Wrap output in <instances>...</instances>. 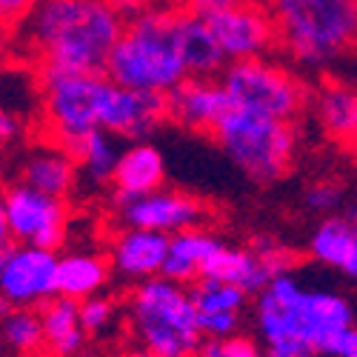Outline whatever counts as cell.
Masks as SVG:
<instances>
[{
    "mask_svg": "<svg viewBox=\"0 0 357 357\" xmlns=\"http://www.w3.org/2000/svg\"><path fill=\"white\" fill-rule=\"evenodd\" d=\"M126 17L114 0H38L15 26L17 57L35 72H106Z\"/></svg>",
    "mask_w": 357,
    "mask_h": 357,
    "instance_id": "cell-1",
    "label": "cell"
},
{
    "mask_svg": "<svg viewBox=\"0 0 357 357\" xmlns=\"http://www.w3.org/2000/svg\"><path fill=\"white\" fill-rule=\"evenodd\" d=\"M255 323L266 349L309 346L323 357L329 340L354 323V306L343 294L303 286L289 272L257 291Z\"/></svg>",
    "mask_w": 357,
    "mask_h": 357,
    "instance_id": "cell-2",
    "label": "cell"
},
{
    "mask_svg": "<svg viewBox=\"0 0 357 357\" xmlns=\"http://www.w3.org/2000/svg\"><path fill=\"white\" fill-rule=\"evenodd\" d=\"M278 52L294 66L323 72L357 49V0H266Z\"/></svg>",
    "mask_w": 357,
    "mask_h": 357,
    "instance_id": "cell-3",
    "label": "cell"
},
{
    "mask_svg": "<svg viewBox=\"0 0 357 357\" xmlns=\"http://www.w3.org/2000/svg\"><path fill=\"white\" fill-rule=\"evenodd\" d=\"M106 75L129 89L169 95L189 77V66L177 38V9H143L126 17V29L114 43Z\"/></svg>",
    "mask_w": 357,
    "mask_h": 357,
    "instance_id": "cell-4",
    "label": "cell"
},
{
    "mask_svg": "<svg viewBox=\"0 0 357 357\" xmlns=\"http://www.w3.org/2000/svg\"><path fill=\"white\" fill-rule=\"evenodd\" d=\"M123 317L135 346L155 357H195L206 340L192 289L163 275L135 283Z\"/></svg>",
    "mask_w": 357,
    "mask_h": 357,
    "instance_id": "cell-5",
    "label": "cell"
},
{
    "mask_svg": "<svg viewBox=\"0 0 357 357\" xmlns=\"http://www.w3.org/2000/svg\"><path fill=\"white\" fill-rule=\"evenodd\" d=\"M223 155L241 169L249 181L266 186L289 174L297 158V126L294 121L257 114L231 106L212 132Z\"/></svg>",
    "mask_w": 357,
    "mask_h": 357,
    "instance_id": "cell-6",
    "label": "cell"
},
{
    "mask_svg": "<svg viewBox=\"0 0 357 357\" xmlns=\"http://www.w3.org/2000/svg\"><path fill=\"white\" fill-rule=\"evenodd\" d=\"M40 126L46 140L69 146L86 132L103 129L114 80L106 72H35Z\"/></svg>",
    "mask_w": 357,
    "mask_h": 357,
    "instance_id": "cell-7",
    "label": "cell"
},
{
    "mask_svg": "<svg viewBox=\"0 0 357 357\" xmlns=\"http://www.w3.org/2000/svg\"><path fill=\"white\" fill-rule=\"evenodd\" d=\"M231 106L249 109L257 114L297 121L312 100L309 83L297 75L289 63L275 61L272 54L249 57V61H231L218 75Z\"/></svg>",
    "mask_w": 357,
    "mask_h": 357,
    "instance_id": "cell-8",
    "label": "cell"
},
{
    "mask_svg": "<svg viewBox=\"0 0 357 357\" xmlns=\"http://www.w3.org/2000/svg\"><path fill=\"white\" fill-rule=\"evenodd\" d=\"M6 215L12 241L40 249H61L72 220L66 197L38 192L23 181L6 186Z\"/></svg>",
    "mask_w": 357,
    "mask_h": 357,
    "instance_id": "cell-9",
    "label": "cell"
},
{
    "mask_svg": "<svg viewBox=\"0 0 357 357\" xmlns=\"http://www.w3.org/2000/svg\"><path fill=\"white\" fill-rule=\"evenodd\" d=\"M203 20L209 23L226 63L278 52V29H275V17L266 3L237 0L229 9L215 12Z\"/></svg>",
    "mask_w": 357,
    "mask_h": 357,
    "instance_id": "cell-10",
    "label": "cell"
},
{
    "mask_svg": "<svg viewBox=\"0 0 357 357\" xmlns=\"http://www.w3.org/2000/svg\"><path fill=\"white\" fill-rule=\"evenodd\" d=\"M57 266L61 255L57 249L40 246H9V257L0 275V294L15 309H40L52 297L61 294L57 286Z\"/></svg>",
    "mask_w": 357,
    "mask_h": 357,
    "instance_id": "cell-11",
    "label": "cell"
},
{
    "mask_svg": "<svg viewBox=\"0 0 357 357\" xmlns=\"http://www.w3.org/2000/svg\"><path fill=\"white\" fill-rule=\"evenodd\" d=\"M117 220L123 226H140L163 234H177L183 229L200 226L209 218V206L200 197L177 192V189H158L143 197H135L123 206H117Z\"/></svg>",
    "mask_w": 357,
    "mask_h": 357,
    "instance_id": "cell-12",
    "label": "cell"
},
{
    "mask_svg": "<svg viewBox=\"0 0 357 357\" xmlns=\"http://www.w3.org/2000/svg\"><path fill=\"white\" fill-rule=\"evenodd\" d=\"M169 121L189 132L212 135L220 117L231 109V100L218 75H189L166 95Z\"/></svg>",
    "mask_w": 357,
    "mask_h": 357,
    "instance_id": "cell-13",
    "label": "cell"
},
{
    "mask_svg": "<svg viewBox=\"0 0 357 357\" xmlns=\"http://www.w3.org/2000/svg\"><path fill=\"white\" fill-rule=\"evenodd\" d=\"M169 252V234L140 229V226H123L109 237V263L112 272H117L126 280H149L163 275V263Z\"/></svg>",
    "mask_w": 357,
    "mask_h": 357,
    "instance_id": "cell-14",
    "label": "cell"
},
{
    "mask_svg": "<svg viewBox=\"0 0 357 357\" xmlns=\"http://www.w3.org/2000/svg\"><path fill=\"white\" fill-rule=\"evenodd\" d=\"M166 181V163L160 149L149 140H132V146L121 149V158L114 163V172L109 177L112 186V206H123L135 197H143L149 192L163 189Z\"/></svg>",
    "mask_w": 357,
    "mask_h": 357,
    "instance_id": "cell-15",
    "label": "cell"
},
{
    "mask_svg": "<svg viewBox=\"0 0 357 357\" xmlns=\"http://www.w3.org/2000/svg\"><path fill=\"white\" fill-rule=\"evenodd\" d=\"M192 301L197 306L200 329L206 337L223 340L231 335H241L243 309L249 303L246 289L215 278H200L192 283Z\"/></svg>",
    "mask_w": 357,
    "mask_h": 357,
    "instance_id": "cell-16",
    "label": "cell"
},
{
    "mask_svg": "<svg viewBox=\"0 0 357 357\" xmlns=\"http://www.w3.org/2000/svg\"><path fill=\"white\" fill-rule=\"evenodd\" d=\"M317 129L343 149L357 135V89L343 80H323L309 100Z\"/></svg>",
    "mask_w": 357,
    "mask_h": 357,
    "instance_id": "cell-17",
    "label": "cell"
},
{
    "mask_svg": "<svg viewBox=\"0 0 357 357\" xmlns=\"http://www.w3.org/2000/svg\"><path fill=\"white\" fill-rule=\"evenodd\" d=\"M77 174L80 166L72 152L54 140H46L43 146L32 149L20 163V181L54 197H69L77 186Z\"/></svg>",
    "mask_w": 357,
    "mask_h": 357,
    "instance_id": "cell-18",
    "label": "cell"
},
{
    "mask_svg": "<svg viewBox=\"0 0 357 357\" xmlns=\"http://www.w3.org/2000/svg\"><path fill=\"white\" fill-rule=\"evenodd\" d=\"M223 241L203 226H192L177 234H169V252L163 263V278L177 280L183 286H192L195 280L203 278V269L209 257L218 252Z\"/></svg>",
    "mask_w": 357,
    "mask_h": 357,
    "instance_id": "cell-19",
    "label": "cell"
},
{
    "mask_svg": "<svg viewBox=\"0 0 357 357\" xmlns=\"http://www.w3.org/2000/svg\"><path fill=\"white\" fill-rule=\"evenodd\" d=\"M309 255L317 263L357 280V223L346 215H326L309 237Z\"/></svg>",
    "mask_w": 357,
    "mask_h": 357,
    "instance_id": "cell-20",
    "label": "cell"
},
{
    "mask_svg": "<svg viewBox=\"0 0 357 357\" xmlns=\"http://www.w3.org/2000/svg\"><path fill=\"white\" fill-rule=\"evenodd\" d=\"M177 38H181V52L189 66V75H220L226 66V57L212 35L209 23L200 15L189 12L186 6L177 9Z\"/></svg>",
    "mask_w": 357,
    "mask_h": 357,
    "instance_id": "cell-21",
    "label": "cell"
},
{
    "mask_svg": "<svg viewBox=\"0 0 357 357\" xmlns=\"http://www.w3.org/2000/svg\"><path fill=\"white\" fill-rule=\"evenodd\" d=\"M40 317H43V340H46V351L49 354L75 357V354L83 351L89 335L80 326L77 301L57 294V297H52L49 303L40 306Z\"/></svg>",
    "mask_w": 357,
    "mask_h": 357,
    "instance_id": "cell-22",
    "label": "cell"
},
{
    "mask_svg": "<svg viewBox=\"0 0 357 357\" xmlns=\"http://www.w3.org/2000/svg\"><path fill=\"white\" fill-rule=\"evenodd\" d=\"M203 278L234 283V286L246 289L249 294H257L272 280V275L266 272V266L255 249H241V246L234 249L226 243H220L218 252L209 257V263H206V269H203Z\"/></svg>",
    "mask_w": 357,
    "mask_h": 357,
    "instance_id": "cell-23",
    "label": "cell"
},
{
    "mask_svg": "<svg viewBox=\"0 0 357 357\" xmlns=\"http://www.w3.org/2000/svg\"><path fill=\"white\" fill-rule=\"evenodd\" d=\"M109 275H112L109 257L95 255V252H69V255H61L57 286H61L63 297L83 301V297L100 294L109 283Z\"/></svg>",
    "mask_w": 357,
    "mask_h": 357,
    "instance_id": "cell-24",
    "label": "cell"
},
{
    "mask_svg": "<svg viewBox=\"0 0 357 357\" xmlns=\"http://www.w3.org/2000/svg\"><path fill=\"white\" fill-rule=\"evenodd\" d=\"M112 132L106 129H95V132H86L77 140H72L66 149L72 152V158L77 160L80 172L95 183H109V177L114 172V163L121 158V146Z\"/></svg>",
    "mask_w": 357,
    "mask_h": 357,
    "instance_id": "cell-25",
    "label": "cell"
},
{
    "mask_svg": "<svg viewBox=\"0 0 357 357\" xmlns=\"http://www.w3.org/2000/svg\"><path fill=\"white\" fill-rule=\"evenodd\" d=\"M0 337L17 354H38L40 349H46L40 312L38 309H12L0 320Z\"/></svg>",
    "mask_w": 357,
    "mask_h": 357,
    "instance_id": "cell-26",
    "label": "cell"
},
{
    "mask_svg": "<svg viewBox=\"0 0 357 357\" xmlns=\"http://www.w3.org/2000/svg\"><path fill=\"white\" fill-rule=\"evenodd\" d=\"M77 314H80V326L86 329V335H106L114 326L121 309H117V303L112 301V297H106L100 291V294L77 301Z\"/></svg>",
    "mask_w": 357,
    "mask_h": 357,
    "instance_id": "cell-27",
    "label": "cell"
},
{
    "mask_svg": "<svg viewBox=\"0 0 357 357\" xmlns=\"http://www.w3.org/2000/svg\"><path fill=\"white\" fill-rule=\"evenodd\" d=\"M252 249L260 255V260H263V266H266V272L272 275V280L280 278V275L294 272L297 252L289 249L286 243H278V241H272V237H263V241H255Z\"/></svg>",
    "mask_w": 357,
    "mask_h": 357,
    "instance_id": "cell-28",
    "label": "cell"
},
{
    "mask_svg": "<svg viewBox=\"0 0 357 357\" xmlns=\"http://www.w3.org/2000/svg\"><path fill=\"white\" fill-rule=\"evenodd\" d=\"M195 357H266V351L252 337L231 335V337H223V340L206 337Z\"/></svg>",
    "mask_w": 357,
    "mask_h": 357,
    "instance_id": "cell-29",
    "label": "cell"
},
{
    "mask_svg": "<svg viewBox=\"0 0 357 357\" xmlns=\"http://www.w3.org/2000/svg\"><path fill=\"white\" fill-rule=\"evenodd\" d=\"M303 200H306V206H309L314 215H323L326 218V215H332L337 206L343 203V189L335 181H317V183H312L306 189Z\"/></svg>",
    "mask_w": 357,
    "mask_h": 357,
    "instance_id": "cell-30",
    "label": "cell"
},
{
    "mask_svg": "<svg viewBox=\"0 0 357 357\" xmlns=\"http://www.w3.org/2000/svg\"><path fill=\"white\" fill-rule=\"evenodd\" d=\"M323 357H357V326L351 323L343 332H337L323 349Z\"/></svg>",
    "mask_w": 357,
    "mask_h": 357,
    "instance_id": "cell-31",
    "label": "cell"
},
{
    "mask_svg": "<svg viewBox=\"0 0 357 357\" xmlns=\"http://www.w3.org/2000/svg\"><path fill=\"white\" fill-rule=\"evenodd\" d=\"M35 6H38V0H0V20L15 29Z\"/></svg>",
    "mask_w": 357,
    "mask_h": 357,
    "instance_id": "cell-32",
    "label": "cell"
},
{
    "mask_svg": "<svg viewBox=\"0 0 357 357\" xmlns=\"http://www.w3.org/2000/svg\"><path fill=\"white\" fill-rule=\"evenodd\" d=\"M17 137H20V121H17V114L0 103V152L9 149Z\"/></svg>",
    "mask_w": 357,
    "mask_h": 357,
    "instance_id": "cell-33",
    "label": "cell"
},
{
    "mask_svg": "<svg viewBox=\"0 0 357 357\" xmlns=\"http://www.w3.org/2000/svg\"><path fill=\"white\" fill-rule=\"evenodd\" d=\"M126 15L143 12V9H183L186 0H114Z\"/></svg>",
    "mask_w": 357,
    "mask_h": 357,
    "instance_id": "cell-34",
    "label": "cell"
},
{
    "mask_svg": "<svg viewBox=\"0 0 357 357\" xmlns=\"http://www.w3.org/2000/svg\"><path fill=\"white\" fill-rule=\"evenodd\" d=\"M15 57H17V38H15V29L0 20V72H3L6 66H12Z\"/></svg>",
    "mask_w": 357,
    "mask_h": 357,
    "instance_id": "cell-35",
    "label": "cell"
},
{
    "mask_svg": "<svg viewBox=\"0 0 357 357\" xmlns=\"http://www.w3.org/2000/svg\"><path fill=\"white\" fill-rule=\"evenodd\" d=\"M231 3H237V0H186V9L195 12V15H200V17H209L215 12L229 9Z\"/></svg>",
    "mask_w": 357,
    "mask_h": 357,
    "instance_id": "cell-36",
    "label": "cell"
},
{
    "mask_svg": "<svg viewBox=\"0 0 357 357\" xmlns=\"http://www.w3.org/2000/svg\"><path fill=\"white\" fill-rule=\"evenodd\" d=\"M266 357H320L309 346H272L266 349Z\"/></svg>",
    "mask_w": 357,
    "mask_h": 357,
    "instance_id": "cell-37",
    "label": "cell"
},
{
    "mask_svg": "<svg viewBox=\"0 0 357 357\" xmlns=\"http://www.w3.org/2000/svg\"><path fill=\"white\" fill-rule=\"evenodd\" d=\"M9 241H12V234H9V215H6V186L0 183V246Z\"/></svg>",
    "mask_w": 357,
    "mask_h": 357,
    "instance_id": "cell-38",
    "label": "cell"
},
{
    "mask_svg": "<svg viewBox=\"0 0 357 357\" xmlns=\"http://www.w3.org/2000/svg\"><path fill=\"white\" fill-rule=\"evenodd\" d=\"M12 309H15V306H12L9 301H6V297H3V294H0V320H3V317H6V314H9Z\"/></svg>",
    "mask_w": 357,
    "mask_h": 357,
    "instance_id": "cell-39",
    "label": "cell"
},
{
    "mask_svg": "<svg viewBox=\"0 0 357 357\" xmlns=\"http://www.w3.org/2000/svg\"><path fill=\"white\" fill-rule=\"evenodd\" d=\"M6 257H9V246L3 243V246H0V275H3V266H6Z\"/></svg>",
    "mask_w": 357,
    "mask_h": 357,
    "instance_id": "cell-40",
    "label": "cell"
},
{
    "mask_svg": "<svg viewBox=\"0 0 357 357\" xmlns=\"http://www.w3.org/2000/svg\"><path fill=\"white\" fill-rule=\"evenodd\" d=\"M121 357H155V354H149V351H143V349H132V351H126V354H121Z\"/></svg>",
    "mask_w": 357,
    "mask_h": 357,
    "instance_id": "cell-41",
    "label": "cell"
},
{
    "mask_svg": "<svg viewBox=\"0 0 357 357\" xmlns=\"http://www.w3.org/2000/svg\"><path fill=\"white\" fill-rule=\"evenodd\" d=\"M346 218H349L351 223H357V200H354V203L349 206V212H346Z\"/></svg>",
    "mask_w": 357,
    "mask_h": 357,
    "instance_id": "cell-42",
    "label": "cell"
},
{
    "mask_svg": "<svg viewBox=\"0 0 357 357\" xmlns=\"http://www.w3.org/2000/svg\"><path fill=\"white\" fill-rule=\"evenodd\" d=\"M346 149H349V152H354V155H357V135H354V137H351V143H349V146H346Z\"/></svg>",
    "mask_w": 357,
    "mask_h": 357,
    "instance_id": "cell-43",
    "label": "cell"
}]
</instances>
